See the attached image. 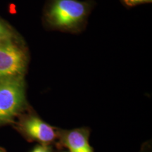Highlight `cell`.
Instances as JSON below:
<instances>
[{
	"label": "cell",
	"mask_w": 152,
	"mask_h": 152,
	"mask_svg": "<svg viewBox=\"0 0 152 152\" xmlns=\"http://www.w3.org/2000/svg\"><path fill=\"white\" fill-rule=\"evenodd\" d=\"M30 152H52V150L49 146L39 144V145L36 146Z\"/></svg>",
	"instance_id": "cell-8"
},
{
	"label": "cell",
	"mask_w": 152,
	"mask_h": 152,
	"mask_svg": "<svg viewBox=\"0 0 152 152\" xmlns=\"http://www.w3.org/2000/svg\"><path fill=\"white\" fill-rule=\"evenodd\" d=\"M64 152H67V151H64Z\"/></svg>",
	"instance_id": "cell-10"
},
{
	"label": "cell",
	"mask_w": 152,
	"mask_h": 152,
	"mask_svg": "<svg viewBox=\"0 0 152 152\" xmlns=\"http://www.w3.org/2000/svg\"><path fill=\"white\" fill-rule=\"evenodd\" d=\"M25 105L23 76L0 80V125L12 122Z\"/></svg>",
	"instance_id": "cell-1"
},
{
	"label": "cell",
	"mask_w": 152,
	"mask_h": 152,
	"mask_svg": "<svg viewBox=\"0 0 152 152\" xmlns=\"http://www.w3.org/2000/svg\"><path fill=\"white\" fill-rule=\"evenodd\" d=\"M90 131L81 128L73 130H58V139L69 152H94L89 142Z\"/></svg>",
	"instance_id": "cell-5"
},
{
	"label": "cell",
	"mask_w": 152,
	"mask_h": 152,
	"mask_svg": "<svg viewBox=\"0 0 152 152\" xmlns=\"http://www.w3.org/2000/svg\"><path fill=\"white\" fill-rule=\"evenodd\" d=\"M20 129L30 140L49 146L58 139V129L36 115H30L21 121Z\"/></svg>",
	"instance_id": "cell-4"
},
{
	"label": "cell",
	"mask_w": 152,
	"mask_h": 152,
	"mask_svg": "<svg viewBox=\"0 0 152 152\" xmlns=\"http://www.w3.org/2000/svg\"><path fill=\"white\" fill-rule=\"evenodd\" d=\"M0 152H4V150H3V149H0Z\"/></svg>",
	"instance_id": "cell-9"
},
{
	"label": "cell",
	"mask_w": 152,
	"mask_h": 152,
	"mask_svg": "<svg viewBox=\"0 0 152 152\" xmlns=\"http://www.w3.org/2000/svg\"><path fill=\"white\" fill-rule=\"evenodd\" d=\"M27 56L12 39L0 42V80L23 76Z\"/></svg>",
	"instance_id": "cell-3"
},
{
	"label": "cell",
	"mask_w": 152,
	"mask_h": 152,
	"mask_svg": "<svg viewBox=\"0 0 152 152\" xmlns=\"http://www.w3.org/2000/svg\"><path fill=\"white\" fill-rule=\"evenodd\" d=\"M13 34L9 28L3 24L2 22L0 21V42L6 40V39H12Z\"/></svg>",
	"instance_id": "cell-6"
},
{
	"label": "cell",
	"mask_w": 152,
	"mask_h": 152,
	"mask_svg": "<svg viewBox=\"0 0 152 152\" xmlns=\"http://www.w3.org/2000/svg\"><path fill=\"white\" fill-rule=\"evenodd\" d=\"M123 1L127 6L133 7V6L141 4L151 2L152 0H123Z\"/></svg>",
	"instance_id": "cell-7"
},
{
	"label": "cell",
	"mask_w": 152,
	"mask_h": 152,
	"mask_svg": "<svg viewBox=\"0 0 152 152\" xmlns=\"http://www.w3.org/2000/svg\"><path fill=\"white\" fill-rule=\"evenodd\" d=\"M89 10V5L78 0H51L47 18L55 27L71 28L84 20Z\"/></svg>",
	"instance_id": "cell-2"
}]
</instances>
